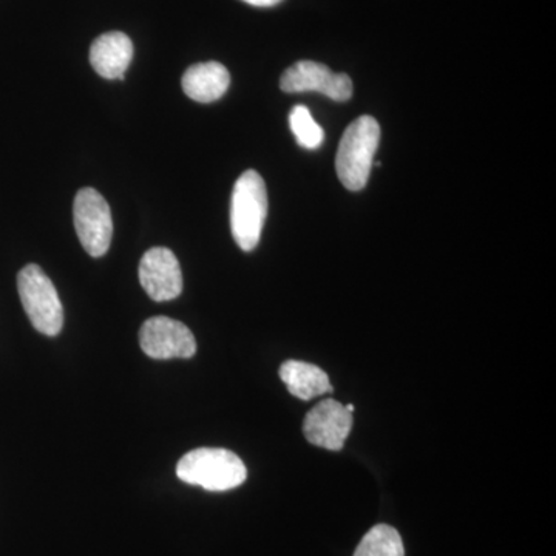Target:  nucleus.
I'll return each mask as SVG.
<instances>
[{
  "label": "nucleus",
  "mask_w": 556,
  "mask_h": 556,
  "mask_svg": "<svg viewBox=\"0 0 556 556\" xmlns=\"http://www.w3.org/2000/svg\"><path fill=\"white\" fill-rule=\"evenodd\" d=\"M177 477L208 492H226L247 481L248 470L236 453L226 448H197L181 457Z\"/></svg>",
  "instance_id": "obj_1"
},
{
  "label": "nucleus",
  "mask_w": 556,
  "mask_h": 556,
  "mask_svg": "<svg viewBox=\"0 0 556 556\" xmlns=\"http://www.w3.org/2000/svg\"><path fill=\"white\" fill-rule=\"evenodd\" d=\"M379 141V123L371 116H361L343 134L336 159V170L348 190L357 192L367 186Z\"/></svg>",
  "instance_id": "obj_2"
},
{
  "label": "nucleus",
  "mask_w": 556,
  "mask_h": 556,
  "mask_svg": "<svg viewBox=\"0 0 556 556\" xmlns=\"http://www.w3.org/2000/svg\"><path fill=\"white\" fill-rule=\"evenodd\" d=\"M268 215V192L258 172L247 170L233 186L230 201V229L243 251L257 248Z\"/></svg>",
  "instance_id": "obj_3"
},
{
  "label": "nucleus",
  "mask_w": 556,
  "mask_h": 556,
  "mask_svg": "<svg viewBox=\"0 0 556 556\" xmlns=\"http://www.w3.org/2000/svg\"><path fill=\"white\" fill-rule=\"evenodd\" d=\"M21 302L40 334L58 336L64 327V308L56 288L38 265H28L17 276Z\"/></svg>",
  "instance_id": "obj_4"
},
{
  "label": "nucleus",
  "mask_w": 556,
  "mask_h": 556,
  "mask_svg": "<svg viewBox=\"0 0 556 556\" xmlns=\"http://www.w3.org/2000/svg\"><path fill=\"white\" fill-rule=\"evenodd\" d=\"M73 218L80 244L87 254L98 258L109 251L113 237L112 212L98 190H79L73 204Z\"/></svg>",
  "instance_id": "obj_5"
},
{
  "label": "nucleus",
  "mask_w": 556,
  "mask_h": 556,
  "mask_svg": "<svg viewBox=\"0 0 556 556\" xmlns=\"http://www.w3.org/2000/svg\"><path fill=\"white\" fill-rule=\"evenodd\" d=\"M281 90L287 93L317 91L332 101H348L353 94V80L345 73H334L314 61H299L289 67L280 79Z\"/></svg>",
  "instance_id": "obj_6"
},
{
  "label": "nucleus",
  "mask_w": 556,
  "mask_h": 556,
  "mask_svg": "<svg viewBox=\"0 0 556 556\" xmlns=\"http://www.w3.org/2000/svg\"><path fill=\"white\" fill-rule=\"evenodd\" d=\"M139 345L149 357L159 361L189 358L197 353V340L181 321L169 317H153L139 331Z\"/></svg>",
  "instance_id": "obj_7"
},
{
  "label": "nucleus",
  "mask_w": 556,
  "mask_h": 556,
  "mask_svg": "<svg viewBox=\"0 0 556 556\" xmlns=\"http://www.w3.org/2000/svg\"><path fill=\"white\" fill-rule=\"evenodd\" d=\"M351 428L353 413L348 412L345 405L334 399L321 401L311 409L303 422V433L311 444L332 452L343 448Z\"/></svg>",
  "instance_id": "obj_8"
},
{
  "label": "nucleus",
  "mask_w": 556,
  "mask_h": 556,
  "mask_svg": "<svg viewBox=\"0 0 556 556\" xmlns=\"http://www.w3.org/2000/svg\"><path fill=\"white\" fill-rule=\"evenodd\" d=\"M139 281L155 302H169L182 291L178 258L167 248H152L139 263Z\"/></svg>",
  "instance_id": "obj_9"
},
{
  "label": "nucleus",
  "mask_w": 556,
  "mask_h": 556,
  "mask_svg": "<svg viewBox=\"0 0 556 556\" xmlns=\"http://www.w3.org/2000/svg\"><path fill=\"white\" fill-rule=\"evenodd\" d=\"M131 58L134 43L124 33H105L91 43L90 64L102 78L124 80Z\"/></svg>",
  "instance_id": "obj_10"
},
{
  "label": "nucleus",
  "mask_w": 556,
  "mask_h": 556,
  "mask_svg": "<svg viewBox=\"0 0 556 556\" xmlns=\"http://www.w3.org/2000/svg\"><path fill=\"white\" fill-rule=\"evenodd\" d=\"M181 84L190 100L208 104L218 101L228 91L230 75L219 62H203L186 70Z\"/></svg>",
  "instance_id": "obj_11"
},
{
  "label": "nucleus",
  "mask_w": 556,
  "mask_h": 556,
  "mask_svg": "<svg viewBox=\"0 0 556 556\" xmlns=\"http://www.w3.org/2000/svg\"><path fill=\"white\" fill-rule=\"evenodd\" d=\"M280 378L292 396L311 401L321 394L332 393L327 372L306 362L287 361L280 367Z\"/></svg>",
  "instance_id": "obj_12"
},
{
  "label": "nucleus",
  "mask_w": 556,
  "mask_h": 556,
  "mask_svg": "<svg viewBox=\"0 0 556 556\" xmlns=\"http://www.w3.org/2000/svg\"><path fill=\"white\" fill-rule=\"evenodd\" d=\"M354 556H405V547L394 527L378 525L362 538Z\"/></svg>",
  "instance_id": "obj_13"
},
{
  "label": "nucleus",
  "mask_w": 556,
  "mask_h": 556,
  "mask_svg": "<svg viewBox=\"0 0 556 556\" xmlns=\"http://www.w3.org/2000/svg\"><path fill=\"white\" fill-rule=\"evenodd\" d=\"M289 127L302 148L318 149L324 142V129L314 121L308 108L295 105L289 113Z\"/></svg>",
  "instance_id": "obj_14"
},
{
  "label": "nucleus",
  "mask_w": 556,
  "mask_h": 556,
  "mask_svg": "<svg viewBox=\"0 0 556 556\" xmlns=\"http://www.w3.org/2000/svg\"><path fill=\"white\" fill-rule=\"evenodd\" d=\"M243 2L252 7H258V9H270V7H276L278 3L283 2V0H243Z\"/></svg>",
  "instance_id": "obj_15"
}]
</instances>
